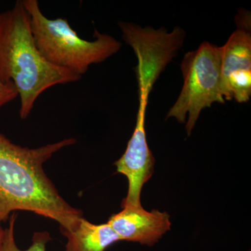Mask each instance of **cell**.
Segmentation results:
<instances>
[{"label": "cell", "instance_id": "obj_1", "mask_svg": "<svg viewBox=\"0 0 251 251\" xmlns=\"http://www.w3.org/2000/svg\"><path fill=\"white\" fill-rule=\"evenodd\" d=\"M75 143L71 138L40 148H24L0 132V229L16 211H31L54 220L61 231L77 224L82 211L66 202L43 167L54 153Z\"/></svg>", "mask_w": 251, "mask_h": 251}, {"label": "cell", "instance_id": "obj_2", "mask_svg": "<svg viewBox=\"0 0 251 251\" xmlns=\"http://www.w3.org/2000/svg\"><path fill=\"white\" fill-rule=\"evenodd\" d=\"M81 76L50 64L39 52L31 32L30 17L22 1L0 14V81L12 82L21 99L20 117L25 120L43 92Z\"/></svg>", "mask_w": 251, "mask_h": 251}, {"label": "cell", "instance_id": "obj_3", "mask_svg": "<svg viewBox=\"0 0 251 251\" xmlns=\"http://www.w3.org/2000/svg\"><path fill=\"white\" fill-rule=\"evenodd\" d=\"M30 17L31 32L39 52L50 64L82 77L92 64L116 54L122 44L113 36L96 30L95 40H84L67 19H49L37 0H23Z\"/></svg>", "mask_w": 251, "mask_h": 251}, {"label": "cell", "instance_id": "obj_4", "mask_svg": "<svg viewBox=\"0 0 251 251\" xmlns=\"http://www.w3.org/2000/svg\"><path fill=\"white\" fill-rule=\"evenodd\" d=\"M184 84L177 100L166 119L184 123L191 135L202 110L214 103L226 102L223 91L221 47L203 42L196 50L185 54L181 63Z\"/></svg>", "mask_w": 251, "mask_h": 251}, {"label": "cell", "instance_id": "obj_5", "mask_svg": "<svg viewBox=\"0 0 251 251\" xmlns=\"http://www.w3.org/2000/svg\"><path fill=\"white\" fill-rule=\"evenodd\" d=\"M119 26L122 39L136 55L138 97L149 99L158 77L182 47L186 32L179 27L169 32L163 27L143 28L130 23L121 22Z\"/></svg>", "mask_w": 251, "mask_h": 251}, {"label": "cell", "instance_id": "obj_6", "mask_svg": "<svg viewBox=\"0 0 251 251\" xmlns=\"http://www.w3.org/2000/svg\"><path fill=\"white\" fill-rule=\"evenodd\" d=\"M237 28L221 47L225 100L247 103L251 96V15L242 10L236 16Z\"/></svg>", "mask_w": 251, "mask_h": 251}, {"label": "cell", "instance_id": "obj_7", "mask_svg": "<svg viewBox=\"0 0 251 251\" xmlns=\"http://www.w3.org/2000/svg\"><path fill=\"white\" fill-rule=\"evenodd\" d=\"M138 100L139 106L134 131L125 152L115 163L117 173L125 175L128 181V193L122 201V208L126 206H142V188L151 177L154 169V157L149 148L145 131V114L149 100Z\"/></svg>", "mask_w": 251, "mask_h": 251}, {"label": "cell", "instance_id": "obj_8", "mask_svg": "<svg viewBox=\"0 0 251 251\" xmlns=\"http://www.w3.org/2000/svg\"><path fill=\"white\" fill-rule=\"evenodd\" d=\"M122 209L107 222L122 241L152 247L171 229L170 215L166 211H148L143 206H126Z\"/></svg>", "mask_w": 251, "mask_h": 251}, {"label": "cell", "instance_id": "obj_9", "mask_svg": "<svg viewBox=\"0 0 251 251\" xmlns=\"http://www.w3.org/2000/svg\"><path fill=\"white\" fill-rule=\"evenodd\" d=\"M61 232L67 239L65 251H105L122 241L107 223L93 224L83 216L73 228Z\"/></svg>", "mask_w": 251, "mask_h": 251}, {"label": "cell", "instance_id": "obj_10", "mask_svg": "<svg viewBox=\"0 0 251 251\" xmlns=\"http://www.w3.org/2000/svg\"><path fill=\"white\" fill-rule=\"evenodd\" d=\"M16 215L13 213L9 217V226L3 229L0 240V251H46V246L52 240L49 232H34L31 245L26 250H21L15 241L14 228Z\"/></svg>", "mask_w": 251, "mask_h": 251}, {"label": "cell", "instance_id": "obj_11", "mask_svg": "<svg viewBox=\"0 0 251 251\" xmlns=\"http://www.w3.org/2000/svg\"><path fill=\"white\" fill-rule=\"evenodd\" d=\"M18 97V91L12 82L4 83L0 81V108L12 101Z\"/></svg>", "mask_w": 251, "mask_h": 251}, {"label": "cell", "instance_id": "obj_12", "mask_svg": "<svg viewBox=\"0 0 251 251\" xmlns=\"http://www.w3.org/2000/svg\"><path fill=\"white\" fill-rule=\"evenodd\" d=\"M3 229H0V240H1V235H2Z\"/></svg>", "mask_w": 251, "mask_h": 251}]
</instances>
